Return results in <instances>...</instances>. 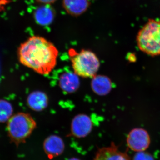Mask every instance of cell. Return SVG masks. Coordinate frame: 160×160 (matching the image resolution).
Here are the masks:
<instances>
[{
    "label": "cell",
    "instance_id": "6da1fadb",
    "mask_svg": "<svg viewBox=\"0 0 160 160\" xmlns=\"http://www.w3.org/2000/svg\"><path fill=\"white\" fill-rule=\"evenodd\" d=\"M58 53L54 44L38 36L29 38L18 49L21 63L41 75L49 74L53 70Z\"/></svg>",
    "mask_w": 160,
    "mask_h": 160
},
{
    "label": "cell",
    "instance_id": "7a4b0ae2",
    "mask_svg": "<svg viewBox=\"0 0 160 160\" xmlns=\"http://www.w3.org/2000/svg\"><path fill=\"white\" fill-rule=\"evenodd\" d=\"M36 126V122L30 114L19 112L8 121L7 133L12 142L18 146L26 142Z\"/></svg>",
    "mask_w": 160,
    "mask_h": 160
},
{
    "label": "cell",
    "instance_id": "3957f363",
    "mask_svg": "<svg viewBox=\"0 0 160 160\" xmlns=\"http://www.w3.org/2000/svg\"><path fill=\"white\" fill-rule=\"evenodd\" d=\"M137 42L140 50L146 54L160 55V20H149L138 32Z\"/></svg>",
    "mask_w": 160,
    "mask_h": 160
},
{
    "label": "cell",
    "instance_id": "277c9868",
    "mask_svg": "<svg viewBox=\"0 0 160 160\" xmlns=\"http://www.w3.org/2000/svg\"><path fill=\"white\" fill-rule=\"evenodd\" d=\"M72 66L75 74L83 78H93L99 69V60L93 52L82 49L77 52L74 49L69 50Z\"/></svg>",
    "mask_w": 160,
    "mask_h": 160
},
{
    "label": "cell",
    "instance_id": "5b68a950",
    "mask_svg": "<svg viewBox=\"0 0 160 160\" xmlns=\"http://www.w3.org/2000/svg\"><path fill=\"white\" fill-rule=\"evenodd\" d=\"M150 140L149 135L145 129L136 128L130 132L127 138L129 148L134 151H145L149 146Z\"/></svg>",
    "mask_w": 160,
    "mask_h": 160
},
{
    "label": "cell",
    "instance_id": "8992f818",
    "mask_svg": "<svg viewBox=\"0 0 160 160\" xmlns=\"http://www.w3.org/2000/svg\"><path fill=\"white\" fill-rule=\"evenodd\" d=\"M93 123L89 116L84 114L76 116L71 125V135L74 137L81 138L86 137L90 133Z\"/></svg>",
    "mask_w": 160,
    "mask_h": 160
},
{
    "label": "cell",
    "instance_id": "52a82bcc",
    "mask_svg": "<svg viewBox=\"0 0 160 160\" xmlns=\"http://www.w3.org/2000/svg\"><path fill=\"white\" fill-rule=\"evenodd\" d=\"M43 149L49 158L52 159L63 153L65 144L60 137L53 135L48 137L44 141Z\"/></svg>",
    "mask_w": 160,
    "mask_h": 160
},
{
    "label": "cell",
    "instance_id": "ba28073f",
    "mask_svg": "<svg viewBox=\"0 0 160 160\" xmlns=\"http://www.w3.org/2000/svg\"><path fill=\"white\" fill-rule=\"evenodd\" d=\"M93 160H130L127 153L120 151L114 143L98 150Z\"/></svg>",
    "mask_w": 160,
    "mask_h": 160
},
{
    "label": "cell",
    "instance_id": "9c48e42d",
    "mask_svg": "<svg viewBox=\"0 0 160 160\" xmlns=\"http://www.w3.org/2000/svg\"><path fill=\"white\" fill-rule=\"evenodd\" d=\"M56 12L51 5H42L35 10L33 17L36 22L41 26L51 25L54 21Z\"/></svg>",
    "mask_w": 160,
    "mask_h": 160
},
{
    "label": "cell",
    "instance_id": "30bf717a",
    "mask_svg": "<svg viewBox=\"0 0 160 160\" xmlns=\"http://www.w3.org/2000/svg\"><path fill=\"white\" fill-rule=\"evenodd\" d=\"M62 6L68 14L72 16H79L89 8V0H62Z\"/></svg>",
    "mask_w": 160,
    "mask_h": 160
},
{
    "label": "cell",
    "instance_id": "8fae6325",
    "mask_svg": "<svg viewBox=\"0 0 160 160\" xmlns=\"http://www.w3.org/2000/svg\"><path fill=\"white\" fill-rule=\"evenodd\" d=\"M61 89L67 93H72L78 89L80 81L78 76L74 72H66L62 74L59 79Z\"/></svg>",
    "mask_w": 160,
    "mask_h": 160
},
{
    "label": "cell",
    "instance_id": "7c38bea8",
    "mask_svg": "<svg viewBox=\"0 0 160 160\" xmlns=\"http://www.w3.org/2000/svg\"><path fill=\"white\" fill-rule=\"evenodd\" d=\"M49 103L48 96L45 92L36 91L32 92L27 98L29 108L34 111H40L47 107Z\"/></svg>",
    "mask_w": 160,
    "mask_h": 160
},
{
    "label": "cell",
    "instance_id": "4fadbf2b",
    "mask_svg": "<svg viewBox=\"0 0 160 160\" xmlns=\"http://www.w3.org/2000/svg\"><path fill=\"white\" fill-rule=\"evenodd\" d=\"M91 87L95 93L104 96L109 93L112 89L111 80L104 75L95 76L92 78Z\"/></svg>",
    "mask_w": 160,
    "mask_h": 160
},
{
    "label": "cell",
    "instance_id": "5bb4252c",
    "mask_svg": "<svg viewBox=\"0 0 160 160\" xmlns=\"http://www.w3.org/2000/svg\"><path fill=\"white\" fill-rule=\"evenodd\" d=\"M12 106L6 100H0V123L9 121L12 114Z\"/></svg>",
    "mask_w": 160,
    "mask_h": 160
},
{
    "label": "cell",
    "instance_id": "9a60e30c",
    "mask_svg": "<svg viewBox=\"0 0 160 160\" xmlns=\"http://www.w3.org/2000/svg\"><path fill=\"white\" fill-rule=\"evenodd\" d=\"M133 160H154L152 156L144 151L139 152L135 155Z\"/></svg>",
    "mask_w": 160,
    "mask_h": 160
},
{
    "label": "cell",
    "instance_id": "2e32d148",
    "mask_svg": "<svg viewBox=\"0 0 160 160\" xmlns=\"http://www.w3.org/2000/svg\"><path fill=\"white\" fill-rule=\"evenodd\" d=\"M38 2L43 5H51L54 3L57 0H36Z\"/></svg>",
    "mask_w": 160,
    "mask_h": 160
},
{
    "label": "cell",
    "instance_id": "e0dca14e",
    "mask_svg": "<svg viewBox=\"0 0 160 160\" xmlns=\"http://www.w3.org/2000/svg\"><path fill=\"white\" fill-rule=\"evenodd\" d=\"M10 0H0V9L4 7L6 4L9 3Z\"/></svg>",
    "mask_w": 160,
    "mask_h": 160
},
{
    "label": "cell",
    "instance_id": "ac0fdd59",
    "mask_svg": "<svg viewBox=\"0 0 160 160\" xmlns=\"http://www.w3.org/2000/svg\"><path fill=\"white\" fill-rule=\"evenodd\" d=\"M69 160H80L76 158H72L70 159Z\"/></svg>",
    "mask_w": 160,
    "mask_h": 160
}]
</instances>
